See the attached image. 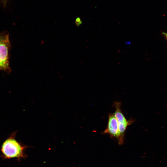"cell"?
<instances>
[{"mask_svg":"<svg viewBox=\"0 0 167 167\" xmlns=\"http://www.w3.org/2000/svg\"><path fill=\"white\" fill-rule=\"evenodd\" d=\"M8 1V0H0V3L2 4L5 7Z\"/></svg>","mask_w":167,"mask_h":167,"instance_id":"cell-5","label":"cell"},{"mask_svg":"<svg viewBox=\"0 0 167 167\" xmlns=\"http://www.w3.org/2000/svg\"><path fill=\"white\" fill-rule=\"evenodd\" d=\"M121 103L116 102L114 103L115 108V112L113 113L117 121L120 134V141L118 143L122 145L123 143L125 132L127 127L132 124L134 121L130 119L127 120L122 113L120 108Z\"/></svg>","mask_w":167,"mask_h":167,"instance_id":"cell-3","label":"cell"},{"mask_svg":"<svg viewBox=\"0 0 167 167\" xmlns=\"http://www.w3.org/2000/svg\"><path fill=\"white\" fill-rule=\"evenodd\" d=\"M109 135L112 137L116 138L119 143L120 134L117 121L113 114H109L106 128L103 132Z\"/></svg>","mask_w":167,"mask_h":167,"instance_id":"cell-4","label":"cell"},{"mask_svg":"<svg viewBox=\"0 0 167 167\" xmlns=\"http://www.w3.org/2000/svg\"><path fill=\"white\" fill-rule=\"evenodd\" d=\"M11 44L9 34L6 32L0 34V70L10 73L9 55Z\"/></svg>","mask_w":167,"mask_h":167,"instance_id":"cell-2","label":"cell"},{"mask_svg":"<svg viewBox=\"0 0 167 167\" xmlns=\"http://www.w3.org/2000/svg\"><path fill=\"white\" fill-rule=\"evenodd\" d=\"M162 34L164 35L165 37L166 41H167V33H165L164 32H163L162 33Z\"/></svg>","mask_w":167,"mask_h":167,"instance_id":"cell-6","label":"cell"},{"mask_svg":"<svg viewBox=\"0 0 167 167\" xmlns=\"http://www.w3.org/2000/svg\"><path fill=\"white\" fill-rule=\"evenodd\" d=\"M17 131H14L4 142L1 151L7 158L22 157L25 146L22 145L15 139Z\"/></svg>","mask_w":167,"mask_h":167,"instance_id":"cell-1","label":"cell"}]
</instances>
